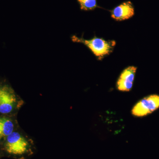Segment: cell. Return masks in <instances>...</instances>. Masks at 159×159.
Returning a JSON list of instances; mask_svg holds the SVG:
<instances>
[{
  "instance_id": "6da1fadb",
  "label": "cell",
  "mask_w": 159,
  "mask_h": 159,
  "mask_svg": "<svg viewBox=\"0 0 159 159\" xmlns=\"http://www.w3.org/2000/svg\"><path fill=\"white\" fill-rule=\"evenodd\" d=\"M2 146L4 151L10 155L24 156L31 153L33 141L19 127L3 140Z\"/></svg>"
},
{
  "instance_id": "7a4b0ae2",
  "label": "cell",
  "mask_w": 159,
  "mask_h": 159,
  "mask_svg": "<svg viewBox=\"0 0 159 159\" xmlns=\"http://www.w3.org/2000/svg\"><path fill=\"white\" fill-rule=\"evenodd\" d=\"M25 104V101L19 96L6 80H0V114L16 116Z\"/></svg>"
},
{
  "instance_id": "3957f363",
  "label": "cell",
  "mask_w": 159,
  "mask_h": 159,
  "mask_svg": "<svg viewBox=\"0 0 159 159\" xmlns=\"http://www.w3.org/2000/svg\"><path fill=\"white\" fill-rule=\"evenodd\" d=\"M72 41L83 44L98 58L101 60L111 54L114 50L116 43L114 40H106L96 37L90 39H84L74 35L71 36Z\"/></svg>"
},
{
  "instance_id": "277c9868",
  "label": "cell",
  "mask_w": 159,
  "mask_h": 159,
  "mask_svg": "<svg viewBox=\"0 0 159 159\" xmlns=\"http://www.w3.org/2000/svg\"><path fill=\"white\" fill-rule=\"evenodd\" d=\"M159 108V95H151L137 102L132 110L131 113L136 117L147 116Z\"/></svg>"
},
{
  "instance_id": "5b68a950",
  "label": "cell",
  "mask_w": 159,
  "mask_h": 159,
  "mask_svg": "<svg viewBox=\"0 0 159 159\" xmlns=\"http://www.w3.org/2000/svg\"><path fill=\"white\" fill-rule=\"evenodd\" d=\"M137 70L136 67L130 66L122 71L117 81V88L119 90L129 92L131 90Z\"/></svg>"
},
{
  "instance_id": "8992f818",
  "label": "cell",
  "mask_w": 159,
  "mask_h": 159,
  "mask_svg": "<svg viewBox=\"0 0 159 159\" xmlns=\"http://www.w3.org/2000/svg\"><path fill=\"white\" fill-rule=\"evenodd\" d=\"M19 127L16 116L0 115V142Z\"/></svg>"
},
{
  "instance_id": "52a82bcc",
  "label": "cell",
  "mask_w": 159,
  "mask_h": 159,
  "mask_svg": "<svg viewBox=\"0 0 159 159\" xmlns=\"http://www.w3.org/2000/svg\"><path fill=\"white\" fill-rule=\"evenodd\" d=\"M111 16L117 21L128 20L134 15V8L130 1H127L115 7L111 11Z\"/></svg>"
},
{
  "instance_id": "ba28073f",
  "label": "cell",
  "mask_w": 159,
  "mask_h": 159,
  "mask_svg": "<svg viewBox=\"0 0 159 159\" xmlns=\"http://www.w3.org/2000/svg\"><path fill=\"white\" fill-rule=\"evenodd\" d=\"M80 9L84 11H91L97 7V0H77Z\"/></svg>"
},
{
  "instance_id": "9c48e42d",
  "label": "cell",
  "mask_w": 159,
  "mask_h": 159,
  "mask_svg": "<svg viewBox=\"0 0 159 159\" xmlns=\"http://www.w3.org/2000/svg\"><path fill=\"white\" fill-rule=\"evenodd\" d=\"M2 146V142H0V147Z\"/></svg>"
}]
</instances>
